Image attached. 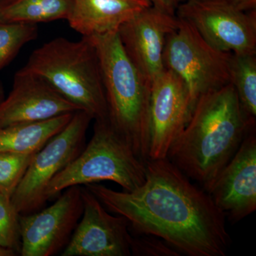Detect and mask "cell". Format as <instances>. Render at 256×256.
Wrapping results in <instances>:
<instances>
[{
	"label": "cell",
	"mask_w": 256,
	"mask_h": 256,
	"mask_svg": "<svg viewBox=\"0 0 256 256\" xmlns=\"http://www.w3.org/2000/svg\"><path fill=\"white\" fill-rule=\"evenodd\" d=\"M146 165V181L133 191L96 183L85 188L109 212L127 218L136 234L159 237L181 255H226L232 239L226 217L210 194L168 158Z\"/></svg>",
	"instance_id": "6da1fadb"
},
{
	"label": "cell",
	"mask_w": 256,
	"mask_h": 256,
	"mask_svg": "<svg viewBox=\"0 0 256 256\" xmlns=\"http://www.w3.org/2000/svg\"><path fill=\"white\" fill-rule=\"evenodd\" d=\"M254 128L230 82L200 98L166 158L208 192Z\"/></svg>",
	"instance_id": "7a4b0ae2"
},
{
	"label": "cell",
	"mask_w": 256,
	"mask_h": 256,
	"mask_svg": "<svg viewBox=\"0 0 256 256\" xmlns=\"http://www.w3.org/2000/svg\"><path fill=\"white\" fill-rule=\"evenodd\" d=\"M88 37L98 56L109 124L134 154L146 162L152 85L128 58L118 32Z\"/></svg>",
	"instance_id": "3957f363"
},
{
	"label": "cell",
	"mask_w": 256,
	"mask_h": 256,
	"mask_svg": "<svg viewBox=\"0 0 256 256\" xmlns=\"http://www.w3.org/2000/svg\"><path fill=\"white\" fill-rule=\"evenodd\" d=\"M24 67L42 77L94 120H108L100 62L90 37L50 40L34 50Z\"/></svg>",
	"instance_id": "277c9868"
},
{
	"label": "cell",
	"mask_w": 256,
	"mask_h": 256,
	"mask_svg": "<svg viewBox=\"0 0 256 256\" xmlns=\"http://www.w3.org/2000/svg\"><path fill=\"white\" fill-rule=\"evenodd\" d=\"M146 162L140 159L111 128L108 120H95L94 134L82 152L54 178L46 190L47 200L66 188L102 181L131 192L146 181Z\"/></svg>",
	"instance_id": "5b68a950"
},
{
	"label": "cell",
	"mask_w": 256,
	"mask_h": 256,
	"mask_svg": "<svg viewBox=\"0 0 256 256\" xmlns=\"http://www.w3.org/2000/svg\"><path fill=\"white\" fill-rule=\"evenodd\" d=\"M232 56L210 46L192 25L178 18V28L166 38L163 63L165 70L184 84L190 116L201 96L230 84Z\"/></svg>",
	"instance_id": "8992f818"
},
{
	"label": "cell",
	"mask_w": 256,
	"mask_h": 256,
	"mask_svg": "<svg viewBox=\"0 0 256 256\" xmlns=\"http://www.w3.org/2000/svg\"><path fill=\"white\" fill-rule=\"evenodd\" d=\"M92 120L90 114L86 111H76L66 126L35 154L12 196V202L20 214L34 213L44 206L48 201L47 186L84 149Z\"/></svg>",
	"instance_id": "52a82bcc"
},
{
	"label": "cell",
	"mask_w": 256,
	"mask_h": 256,
	"mask_svg": "<svg viewBox=\"0 0 256 256\" xmlns=\"http://www.w3.org/2000/svg\"><path fill=\"white\" fill-rule=\"evenodd\" d=\"M175 14L216 50L235 54H256V10L242 11L229 0H186Z\"/></svg>",
	"instance_id": "ba28073f"
},
{
	"label": "cell",
	"mask_w": 256,
	"mask_h": 256,
	"mask_svg": "<svg viewBox=\"0 0 256 256\" xmlns=\"http://www.w3.org/2000/svg\"><path fill=\"white\" fill-rule=\"evenodd\" d=\"M52 206L20 216L22 256H52L66 247L84 212L82 186L66 188Z\"/></svg>",
	"instance_id": "9c48e42d"
},
{
	"label": "cell",
	"mask_w": 256,
	"mask_h": 256,
	"mask_svg": "<svg viewBox=\"0 0 256 256\" xmlns=\"http://www.w3.org/2000/svg\"><path fill=\"white\" fill-rule=\"evenodd\" d=\"M84 212L62 256H130L132 236L122 216L110 214L97 197L82 188Z\"/></svg>",
	"instance_id": "30bf717a"
},
{
	"label": "cell",
	"mask_w": 256,
	"mask_h": 256,
	"mask_svg": "<svg viewBox=\"0 0 256 256\" xmlns=\"http://www.w3.org/2000/svg\"><path fill=\"white\" fill-rule=\"evenodd\" d=\"M178 24L176 15L151 5L118 30L128 58L150 85L165 70L163 55L166 38Z\"/></svg>",
	"instance_id": "8fae6325"
},
{
	"label": "cell",
	"mask_w": 256,
	"mask_h": 256,
	"mask_svg": "<svg viewBox=\"0 0 256 256\" xmlns=\"http://www.w3.org/2000/svg\"><path fill=\"white\" fill-rule=\"evenodd\" d=\"M190 118L184 84L174 73L164 70L152 84L148 160L166 159Z\"/></svg>",
	"instance_id": "7c38bea8"
},
{
	"label": "cell",
	"mask_w": 256,
	"mask_h": 256,
	"mask_svg": "<svg viewBox=\"0 0 256 256\" xmlns=\"http://www.w3.org/2000/svg\"><path fill=\"white\" fill-rule=\"evenodd\" d=\"M80 110L40 76L23 67L15 74L9 95L0 102V128L46 120Z\"/></svg>",
	"instance_id": "4fadbf2b"
},
{
	"label": "cell",
	"mask_w": 256,
	"mask_h": 256,
	"mask_svg": "<svg viewBox=\"0 0 256 256\" xmlns=\"http://www.w3.org/2000/svg\"><path fill=\"white\" fill-rule=\"evenodd\" d=\"M226 218L240 222L256 210V128L247 134L208 190Z\"/></svg>",
	"instance_id": "5bb4252c"
},
{
	"label": "cell",
	"mask_w": 256,
	"mask_h": 256,
	"mask_svg": "<svg viewBox=\"0 0 256 256\" xmlns=\"http://www.w3.org/2000/svg\"><path fill=\"white\" fill-rule=\"evenodd\" d=\"M151 5L149 0H74L66 20L82 36L105 34Z\"/></svg>",
	"instance_id": "9a60e30c"
},
{
	"label": "cell",
	"mask_w": 256,
	"mask_h": 256,
	"mask_svg": "<svg viewBox=\"0 0 256 256\" xmlns=\"http://www.w3.org/2000/svg\"><path fill=\"white\" fill-rule=\"evenodd\" d=\"M73 114H62L40 122L0 128V152L36 153L66 126Z\"/></svg>",
	"instance_id": "2e32d148"
},
{
	"label": "cell",
	"mask_w": 256,
	"mask_h": 256,
	"mask_svg": "<svg viewBox=\"0 0 256 256\" xmlns=\"http://www.w3.org/2000/svg\"><path fill=\"white\" fill-rule=\"evenodd\" d=\"M74 0H0V22L36 24L67 20Z\"/></svg>",
	"instance_id": "e0dca14e"
},
{
	"label": "cell",
	"mask_w": 256,
	"mask_h": 256,
	"mask_svg": "<svg viewBox=\"0 0 256 256\" xmlns=\"http://www.w3.org/2000/svg\"><path fill=\"white\" fill-rule=\"evenodd\" d=\"M256 54H232L229 72L242 110L252 121L256 118Z\"/></svg>",
	"instance_id": "ac0fdd59"
},
{
	"label": "cell",
	"mask_w": 256,
	"mask_h": 256,
	"mask_svg": "<svg viewBox=\"0 0 256 256\" xmlns=\"http://www.w3.org/2000/svg\"><path fill=\"white\" fill-rule=\"evenodd\" d=\"M37 36L36 24L0 22V70L14 60L25 44Z\"/></svg>",
	"instance_id": "d6986e66"
},
{
	"label": "cell",
	"mask_w": 256,
	"mask_h": 256,
	"mask_svg": "<svg viewBox=\"0 0 256 256\" xmlns=\"http://www.w3.org/2000/svg\"><path fill=\"white\" fill-rule=\"evenodd\" d=\"M35 154L0 152V192L12 198Z\"/></svg>",
	"instance_id": "ffe728a7"
},
{
	"label": "cell",
	"mask_w": 256,
	"mask_h": 256,
	"mask_svg": "<svg viewBox=\"0 0 256 256\" xmlns=\"http://www.w3.org/2000/svg\"><path fill=\"white\" fill-rule=\"evenodd\" d=\"M20 216L11 197L0 192V246L18 254L21 249Z\"/></svg>",
	"instance_id": "44dd1931"
},
{
	"label": "cell",
	"mask_w": 256,
	"mask_h": 256,
	"mask_svg": "<svg viewBox=\"0 0 256 256\" xmlns=\"http://www.w3.org/2000/svg\"><path fill=\"white\" fill-rule=\"evenodd\" d=\"M131 254L134 256H181L163 239L148 234H138L132 236Z\"/></svg>",
	"instance_id": "7402d4cb"
},
{
	"label": "cell",
	"mask_w": 256,
	"mask_h": 256,
	"mask_svg": "<svg viewBox=\"0 0 256 256\" xmlns=\"http://www.w3.org/2000/svg\"><path fill=\"white\" fill-rule=\"evenodd\" d=\"M152 5L168 14L176 15L178 6L186 0H149Z\"/></svg>",
	"instance_id": "603a6c76"
},
{
	"label": "cell",
	"mask_w": 256,
	"mask_h": 256,
	"mask_svg": "<svg viewBox=\"0 0 256 256\" xmlns=\"http://www.w3.org/2000/svg\"><path fill=\"white\" fill-rule=\"evenodd\" d=\"M237 9L244 12L256 10V0H229Z\"/></svg>",
	"instance_id": "cb8c5ba5"
},
{
	"label": "cell",
	"mask_w": 256,
	"mask_h": 256,
	"mask_svg": "<svg viewBox=\"0 0 256 256\" xmlns=\"http://www.w3.org/2000/svg\"><path fill=\"white\" fill-rule=\"evenodd\" d=\"M18 254L12 249L0 246V256H15Z\"/></svg>",
	"instance_id": "d4e9b609"
},
{
	"label": "cell",
	"mask_w": 256,
	"mask_h": 256,
	"mask_svg": "<svg viewBox=\"0 0 256 256\" xmlns=\"http://www.w3.org/2000/svg\"><path fill=\"white\" fill-rule=\"evenodd\" d=\"M4 98V88H3L2 84L0 82V102Z\"/></svg>",
	"instance_id": "484cf974"
}]
</instances>
